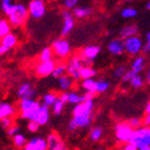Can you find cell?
<instances>
[{
  "instance_id": "obj_1",
  "label": "cell",
  "mask_w": 150,
  "mask_h": 150,
  "mask_svg": "<svg viewBox=\"0 0 150 150\" xmlns=\"http://www.w3.org/2000/svg\"><path fill=\"white\" fill-rule=\"evenodd\" d=\"M95 103L93 99L76 104L73 109V120L78 129H84L91 124L93 119Z\"/></svg>"
},
{
  "instance_id": "obj_2",
  "label": "cell",
  "mask_w": 150,
  "mask_h": 150,
  "mask_svg": "<svg viewBox=\"0 0 150 150\" xmlns=\"http://www.w3.org/2000/svg\"><path fill=\"white\" fill-rule=\"evenodd\" d=\"M41 104L35 99H20L19 102V112L23 120L34 121Z\"/></svg>"
},
{
  "instance_id": "obj_3",
  "label": "cell",
  "mask_w": 150,
  "mask_h": 150,
  "mask_svg": "<svg viewBox=\"0 0 150 150\" xmlns=\"http://www.w3.org/2000/svg\"><path fill=\"white\" fill-rule=\"evenodd\" d=\"M129 142L138 146L139 150H150V127L143 125L134 129Z\"/></svg>"
},
{
  "instance_id": "obj_4",
  "label": "cell",
  "mask_w": 150,
  "mask_h": 150,
  "mask_svg": "<svg viewBox=\"0 0 150 150\" xmlns=\"http://www.w3.org/2000/svg\"><path fill=\"white\" fill-rule=\"evenodd\" d=\"M28 16H30V13H28V6L24 3H17L16 10L13 14L8 16V19L14 28H21L26 22Z\"/></svg>"
},
{
  "instance_id": "obj_5",
  "label": "cell",
  "mask_w": 150,
  "mask_h": 150,
  "mask_svg": "<svg viewBox=\"0 0 150 150\" xmlns=\"http://www.w3.org/2000/svg\"><path fill=\"white\" fill-rule=\"evenodd\" d=\"M134 128L130 125L129 122H119L115 126V140L121 144L129 142L130 138L133 133Z\"/></svg>"
},
{
  "instance_id": "obj_6",
  "label": "cell",
  "mask_w": 150,
  "mask_h": 150,
  "mask_svg": "<svg viewBox=\"0 0 150 150\" xmlns=\"http://www.w3.org/2000/svg\"><path fill=\"white\" fill-rule=\"evenodd\" d=\"M124 45H125V53L128 56L135 57L143 52L144 43L142 38L139 37L138 35H134L124 39Z\"/></svg>"
},
{
  "instance_id": "obj_7",
  "label": "cell",
  "mask_w": 150,
  "mask_h": 150,
  "mask_svg": "<svg viewBox=\"0 0 150 150\" xmlns=\"http://www.w3.org/2000/svg\"><path fill=\"white\" fill-rule=\"evenodd\" d=\"M84 66L82 58L79 54L74 55L67 62V74L73 78L74 80H80L81 79V69Z\"/></svg>"
},
{
  "instance_id": "obj_8",
  "label": "cell",
  "mask_w": 150,
  "mask_h": 150,
  "mask_svg": "<svg viewBox=\"0 0 150 150\" xmlns=\"http://www.w3.org/2000/svg\"><path fill=\"white\" fill-rule=\"evenodd\" d=\"M52 48H53L55 56L59 57L60 59L67 58L71 53L70 43L64 38H59V39L54 40L53 43H52Z\"/></svg>"
},
{
  "instance_id": "obj_9",
  "label": "cell",
  "mask_w": 150,
  "mask_h": 150,
  "mask_svg": "<svg viewBox=\"0 0 150 150\" xmlns=\"http://www.w3.org/2000/svg\"><path fill=\"white\" fill-rule=\"evenodd\" d=\"M30 17L33 19L39 20L46 13V3L45 0H30L28 4Z\"/></svg>"
},
{
  "instance_id": "obj_10",
  "label": "cell",
  "mask_w": 150,
  "mask_h": 150,
  "mask_svg": "<svg viewBox=\"0 0 150 150\" xmlns=\"http://www.w3.org/2000/svg\"><path fill=\"white\" fill-rule=\"evenodd\" d=\"M101 53V47L99 45H88L83 47L80 50L79 55L82 58V61L84 65H91L96 58Z\"/></svg>"
},
{
  "instance_id": "obj_11",
  "label": "cell",
  "mask_w": 150,
  "mask_h": 150,
  "mask_svg": "<svg viewBox=\"0 0 150 150\" xmlns=\"http://www.w3.org/2000/svg\"><path fill=\"white\" fill-rule=\"evenodd\" d=\"M56 63L55 61L52 59V60L47 61H39L37 64L35 65V74L39 78H46L48 76L53 75V71L56 67Z\"/></svg>"
},
{
  "instance_id": "obj_12",
  "label": "cell",
  "mask_w": 150,
  "mask_h": 150,
  "mask_svg": "<svg viewBox=\"0 0 150 150\" xmlns=\"http://www.w3.org/2000/svg\"><path fill=\"white\" fill-rule=\"evenodd\" d=\"M62 18H63V26L61 30V36L62 37H66L71 30H74L76 25V20H75V15L70 12L69 10L65 8L62 11Z\"/></svg>"
},
{
  "instance_id": "obj_13",
  "label": "cell",
  "mask_w": 150,
  "mask_h": 150,
  "mask_svg": "<svg viewBox=\"0 0 150 150\" xmlns=\"http://www.w3.org/2000/svg\"><path fill=\"white\" fill-rule=\"evenodd\" d=\"M107 50L110 55L121 56L125 53V45L122 38H115L110 40L107 44Z\"/></svg>"
},
{
  "instance_id": "obj_14",
  "label": "cell",
  "mask_w": 150,
  "mask_h": 150,
  "mask_svg": "<svg viewBox=\"0 0 150 150\" xmlns=\"http://www.w3.org/2000/svg\"><path fill=\"white\" fill-rule=\"evenodd\" d=\"M25 150H46L48 149L47 140L41 137H34L28 141L26 145L24 146Z\"/></svg>"
},
{
  "instance_id": "obj_15",
  "label": "cell",
  "mask_w": 150,
  "mask_h": 150,
  "mask_svg": "<svg viewBox=\"0 0 150 150\" xmlns=\"http://www.w3.org/2000/svg\"><path fill=\"white\" fill-rule=\"evenodd\" d=\"M47 144H48V149L50 150H65L66 149V145L65 142L60 138V135L56 132H52L47 135Z\"/></svg>"
},
{
  "instance_id": "obj_16",
  "label": "cell",
  "mask_w": 150,
  "mask_h": 150,
  "mask_svg": "<svg viewBox=\"0 0 150 150\" xmlns=\"http://www.w3.org/2000/svg\"><path fill=\"white\" fill-rule=\"evenodd\" d=\"M37 91L34 89L32 84L28 82H25L21 84L17 89V97L19 99H35Z\"/></svg>"
},
{
  "instance_id": "obj_17",
  "label": "cell",
  "mask_w": 150,
  "mask_h": 150,
  "mask_svg": "<svg viewBox=\"0 0 150 150\" xmlns=\"http://www.w3.org/2000/svg\"><path fill=\"white\" fill-rule=\"evenodd\" d=\"M50 106H47L46 104L42 103L38 110L37 112V115H36V118L34 121L38 122L40 124V126H44L46 125L50 121Z\"/></svg>"
},
{
  "instance_id": "obj_18",
  "label": "cell",
  "mask_w": 150,
  "mask_h": 150,
  "mask_svg": "<svg viewBox=\"0 0 150 150\" xmlns=\"http://www.w3.org/2000/svg\"><path fill=\"white\" fill-rule=\"evenodd\" d=\"M139 34V28L138 25L135 24H127L125 25L124 28H122L119 32V37L122 38L123 40L126 39L128 37H131V36H134V35H138Z\"/></svg>"
},
{
  "instance_id": "obj_19",
  "label": "cell",
  "mask_w": 150,
  "mask_h": 150,
  "mask_svg": "<svg viewBox=\"0 0 150 150\" xmlns=\"http://www.w3.org/2000/svg\"><path fill=\"white\" fill-rule=\"evenodd\" d=\"M16 108L8 102L0 103V119L6 118V117H13L16 115Z\"/></svg>"
},
{
  "instance_id": "obj_20",
  "label": "cell",
  "mask_w": 150,
  "mask_h": 150,
  "mask_svg": "<svg viewBox=\"0 0 150 150\" xmlns=\"http://www.w3.org/2000/svg\"><path fill=\"white\" fill-rule=\"evenodd\" d=\"M1 44L6 46L8 48L12 50L18 44V37L15 33H8V35L1 37Z\"/></svg>"
},
{
  "instance_id": "obj_21",
  "label": "cell",
  "mask_w": 150,
  "mask_h": 150,
  "mask_svg": "<svg viewBox=\"0 0 150 150\" xmlns=\"http://www.w3.org/2000/svg\"><path fill=\"white\" fill-rule=\"evenodd\" d=\"M74 79L71 77H70L69 75H66L65 74L64 76H62V77H60L59 79H58V83H59V87H60L61 90H63V91H68L69 89H71L74 86Z\"/></svg>"
},
{
  "instance_id": "obj_22",
  "label": "cell",
  "mask_w": 150,
  "mask_h": 150,
  "mask_svg": "<svg viewBox=\"0 0 150 150\" xmlns=\"http://www.w3.org/2000/svg\"><path fill=\"white\" fill-rule=\"evenodd\" d=\"M15 1L16 0H1V11L6 17L13 14L16 10L17 3Z\"/></svg>"
},
{
  "instance_id": "obj_23",
  "label": "cell",
  "mask_w": 150,
  "mask_h": 150,
  "mask_svg": "<svg viewBox=\"0 0 150 150\" xmlns=\"http://www.w3.org/2000/svg\"><path fill=\"white\" fill-rule=\"evenodd\" d=\"M93 13V8L87 6H76L73 10V14L77 19H84Z\"/></svg>"
},
{
  "instance_id": "obj_24",
  "label": "cell",
  "mask_w": 150,
  "mask_h": 150,
  "mask_svg": "<svg viewBox=\"0 0 150 150\" xmlns=\"http://www.w3.org/2000/svg\"><path fill=\"white\" fill-rule=\"evenodd\" d=\"M81 86L85 91H91V93H97V81L93 78H89V79H83Z\"/></svg>"
},
{
  "instance_id": "obj_25",
  "label": "cell",
  "mask_w": 150,
  "mask_h": 150,
  "mask_svg": "<svg viewBox=\"0 0 150 150\" xmlns=\"http://www.w3.org/2000/svg\"><path fill=\"white\" fill-rule=\"evenodd\" d=\"M129 85L133 89H140L144 86V78L141 74H135L129 80Z\"/></svg>"
},
{
  "instance_id": "obj_26",
  "label": "cell",
  "mask_w": 150,
  "mask_h": 150,
  "mask_svg": "<svg viewBox=\"0 0 150 150\" xmlns=\"http://www.w3.org/2000/svg\"><path fill=\"white\" fill-rule=\"evenodd\" d=\"M97 76V70L91 66V65H84L81 69V79H89V78H95Z\"/></svg>"
},
{
  "instance_id": "obj_27",
  "label": "cell",
  "mask_w": 150,
  "mask_h": 150,
  "mask_svg": "<svg viewBox=\"0 0 150 150\" xmlns=\"http://www.w3.org/2000/svg\"><path fill=\"white\" fill-rule=\"evenodd\" d=\"M12 142H13V145L15 146L16 148L21 149V148H24V146L26 145L28 141H26V138H25L22 133L19 132V133H17V134H15L14 137H13Z\"/></svg>"
},
{
  "instance_id": "obj_28",
  "label": "cell",
  "mask_w": 150,
  "mask_h": 150,
  "mask_svg": "<svg viewBox=\"0 0 150 150\" xmlns=\"http://www.w3.org/2000/svg\"><path fill=\"white\" fill-rule=\"evenodd\" d=\"M65 74H67V64H65V63H59V64L56 65L52 77H53L54 79H59L60 77L64 76Z\"/></svg>"
},
{
  "instance_id": "obj_29",
  "label": "cell",
  "mask_w": 150,
  "mask_h": 150,
  "mask_svg": "<svg viewBox=\"0 0 150 150\" xmlns=\"http://www.w3.org/2000/svg\"><path fill=\"white\" fill-rule=\"evenodd\" d=\"M12 26L13 25L11 24L8 19L2 18V19L0 20V37H3V36L8 35V33H11Z\"/></svg>"
},
{
  "instance_id": "obj_30",
  "label": "cell",
  "mask_w": 150,
  "mask_h": 150,
  "mask_svg": "<svg viewBox=\"0 0 150 150\" xmlns=\"http://www.w3.org/2000/svg\"><path fill=\"white\" fill-rule=\"evenodd\" d=\"M55 55L54 54V50L50 47H44L42 50L40 52V55H39V61H47V60H52L53 59V56Z\"/></svg>"
},
{
  "instance_id": "obj_31",
  "label": "cell",
  "mask_w": 150,
  "mask_h": 150,
  "mask_svg": "<svg viewBox=\"0 0 150 150\" xmlns=\"http://www.w3.org/2000/svg\"><path fill=\"white\" fill-rule=\"evenodd\" d=\"M57 99H58L57 93H54V91H48V93H46L42 97V102L44 104H46L47 106H53V104L57 101Z\"/></svg>"
},
{
  "instance_id": "obj_32",
  "label": "cell",
  "mask_w": 150,
  "mask_h": 150,
  "mask_svg": "<svg viewBox=\"0 0 150 150\" xmlns=\"http://www.w3.org/2000/svg\"><path fill=\"white\" fill-rule=\"evenodd\" d=\"M85 101L83 96H80L77 91H69L68 93V103L71 104V105H76V104H79V103Z\"/></svg>"
},
{
  "instance_id": "obj_33",
  "label": "cell",
  "mask_w": 150,
  "mask_h": 150,
  "mask_svg": "<svg viewBox=\"0 0 150 150\" xmlns=\"http://www.w3.org/2000/svg\"><path fill=\"white\" fill-rule=\"evenodd\" d=\"M103 130L101 127H93L89 132V139L93 142H99L102 139Z\"/></svg>"
},
{
  "instance_id": "obj_34",
  "label": "cell",
  "mask_w": 150,
  "mask_h": 150,
  "mask_svg": "<svg viewBox=\"0 0 150 150\" xmlns=\"http://www.w3.org/2000/svg\"><path fill=\"white\" fill-rule=\"evenodd\" d=\"M64 105H65V103L63 102L61 99L58 98L57 101H56L53 104V106H52V111H53L54 115H60L61 113L63 112V110H64Z\"/></svg>"
},
{
  "instance_id": "obj_35",
  "label": "cell",
  "mask_w": 150,
  "mask_h": 150,
  "mask_svg": "<svg viewBox=\"0 0 150 150\" xmlns=\"http://www.w3.org/2000/svg\"><path fill=\"white\" fill-rule=\"evenodd\" d=\"M145 62L146 59L144 56L138 55L133 58L132 62H131V68H140V67H145Z\"/></svg>"
},
{
  "instance_id": "obj_36",
  "label": "cell",
  "mask_w": 150,
  "mask_h": 150,
  "mask_svg": "<svg viewBox=\"0 0 150 150\" xmlns=\"http://www.w3.org/2000/svg\"><path fill=\"white\" fill-rule=\"evenodd\" d=\"M137 15H138V11L133 8H125L121 12V16L125 19H131L137 17Z\"/></svg>"
},
{
  "instance_id": "obj_37",
  "label": "cell",
  "mask_w": 150,
  "mask_h": 150,
  "mask_svg": "<svg viewBox=\"0 0 150 150\" xmlns=\"http://www.w3.org/2000/svg\"><path fill=\"white\" fill-rule=\"evenodd\" d=\"M127 71V67L125 65H118L117 67L113 69L112 71V76L115 78V79H122L124 77V75Z\"/></svg>"
},
{
  "instance_id": "obj_38",
  "label": "cell",
  "mask_w": 150,
  "mask_h": 150,
  "mask_svg": "<svg viewBox=\"0 0 150 150\" xmlns=\"http://www.w3.org/2000/svg\"><path fill=\"white\" fill-rule=\"evenodd\" d=\"M110 87V84L108 81L105 80H99L97 81V93H103L107 91Z\"/></svg>"
},
{
  "instance_id": "obj_39",
  "label": "cell",
  "mask_w": 150,
  "mask_h": 150,
  "mask_svg": "<svg viewBox=\"0 0 150 150\" xmlns=\"http://www.w3.org/2000/svg\"><path fill=\"white\" fill-rule=\"evenodd\" d=\"M128 122H129V124L132 126L134 129H137V128H140L141 126L144 125V123H143V119L138 118V117H133V118L129 119V120H128Z\"/></svg>"
},
{
  "instance_id": "obj_40",
  "label": "cell",
  "mask_w": 150,
  "mask_h": 150,
  "mask_svg": "<svg viewBox=\"0 0 150 150\" xmlns=\"http://www.w3.org/2000/svg\"><path fill=\"white\" fill-rule=\"evenodd\" d=\"M79 0H62V4L67 10H74L77 6Z\"/></svg>"
},
{
  "instance_id": "obj_41",
  "label": "cell",
  "mask_w": 150,
  "mask_h": 150,
  "mask_svg": "<svg viewBox=\"0 0 150 150\" xmlns=\"http://www.w3.org/2000/svg\"><path fill=\"white\" fill-rule=\"evenodd\" d=\"M26 127H28V130L30 131V132L34 133V132H37L38 130H39L40 124H39L38 122H36V121H28Z\"/></svg>"
},
{
  "instance_id": "obj_42",
  "label": "cell",
  "mask_w": 150,
  "mask_h": 150,
  "mask_svg": "<svg viewBox=\"0 0 150 150\" xmlns=\"http://www.w3.org/2000/svg\"><path fill=\"white\" fill-rule=\"evenodd\" d=\"M1 122V127L4 128V129H8L11 126L14 125V121H13L12 117H6V118H2L0 120Z\"/></svg>"
},
{
  "instance_id": "obj_43",
  "label": "cell",
  "mask_w": 150,
  "mask_h": 150,
  "mask_svg": "<svg viewBox=\"0 0 150 150\" xmlns=\"http://www.w3.org/2000/svg\"><path fill=\"white\" fill-rule=\"evenodd\" d=\"M19 131H20V128H19V126L13 125V126H11L10 128H8V129H6V134H8V137H11V138H13L15 134L19 133Z\"/></svg>"
},
{
  "instance_id": "obj_44",
  "label": "cell",
  "mask_w": 150,
  "mask_h": 150,
  "mask_svg": "<svg viewBox=\"0 0 150 150\" xmlns=\"http://www.w3.org/2000/svg\"><path fill=\"white\" fill-rule=\"evenodd\" d=\"M144 54H148L150 53V32H148L146 34V43L143 46V52Z\"/></svg>"
},
{
  "instance_id": "obj_45",
  "label": "cell",
  "mask_w": 150,
  "mask_h": 150,
  "mask_svg": "<svg viewBox=\"0 0 150 150\" xmlns=\"http://www.w3.org/2000/svg\"><path fill=\"white\" fill-rule=\"evenodd\" d=\"M134 75H135V71L131 68V69H129V70L126 71V74L124 75V77L122 78V81L123 82H129V80L131 79V77L134 76Z\"/></svg>"
},
{
  "instance_id": "obj_46",
  "label": "cell",
  "mask_w": 150,
  "mask_h": 150,
  "mask_svg": "<svg viewBox=\"0 0 150 150\" xmlns=\"http://www.w3.org/2000/svg\"><path fill=\"white\" fill-rule=\"evenodd\" d=\"M122 148L124 150H139L138 146L134 145L133 143H130V142L125 143V144H124V145L122 146Z\"/></svg>"
},
{
  "instance_id": "obj_47",
  "label": "cell",
  "mask_w": 150,
  "mask_h": 150,
  "mask_svg": "<svg viewBox=\"0 0 150 150\" xmlns=\"http://www.w3.org/2000/svg\"><path fill=\"white\" fill-rule=\"evenodd\" d=\"M58 98H59V99H61V100H62L65 104H66V103H68V93H67V91H63V90H62V93H60L59 95H58Z\"/></svg>"
},
{
  "instance_id": "obj_48",
  "label": "cell",
  "mask_w": 150,
  "mask_h": 150,
  "mask_svg": "<svg viewBox=\"0 0 150 150\" xmlns=\"http://www.w3.org/2000/svg\"><path fill=\"white\" fill-rule=\"evenodd\" d=\"M96 96V93H91V91H85V93L83 95L85 100H90V99H93Z\"/></svg>"
},
{
  "instance_id": "obj_49",
  "label": "cell",
  "mask_w": 150,
  "mask_h": 150,
  "mask_svg": "<svg viewBox=\"0 0 150 150\" xmlns=\"http://www.w3.org/2000/svg\"><path fill=\"white\" fill-rule=\"evenodd\" d=\"M8 50H10V48H8L6 46H4V45H0V55H5V54L8 53Z\"/></svg>"
},
{
  "instance_id": "obj_50",
  "label": "cell",
  "mask_w": 150,
  "mask_h": 150,
  "mask_svg": "<svg viewBox=\"0 0 150 150\" xmlns=\"http://www.w3.org/2000/svg\"><path fill=\"white\" fill-rule=\"evenodd\" d=\"M145 113H150V100L148 101L145 106Z\"/></svg>"
},
{
  "instance_id": "obj_51",
  "label": "cell",
  "mask_w": 150,
  "mask_h": 150,
  "mask_svg": "<svg viewBox=\"0 0 150 150\" xmlns=\"http://www.w3.org/2000/svg\"><path fill=\"white\" fill-rule=\"evenodd\" d=\"M146 80H147V82L148 81H150V67L147 69V71H146Z\"/></svg>"
},
{
  "instance_id": "obj_52",
  "label": "cell",
  "mask_w": 150,
  "mask_h": 150,
  "mask_svg": "<svg viewBox=\"0 0 150 150\" xmlns=\"http://www.w3.org/2000/svg\"><path fill=\"white\" fill-rule=\"evenodd\" d=\"M146 8H147L148 11H150V0L148 1L147 3H146Z\"/></svg>"
},
{
  "instance_id": "obj_53",
  "label": "cell",
  "mask_w": 150,
  "mask_h": 150,
  "mask_svg": "<svg viewBox=\"0 0 150 150\" xmlns=\"http://www.w3.org/2000/svg\"><path fill=\"white\" fill-rule=\"evenodd\" d=\"M148 84H149V86H150V81H148Z\"/></svg>"
},
{
  "instance_id": "obj_54",
  "label": "cell",
  "mask_w": 150,
  "mask_h": 150,
  "mask_svg": "<svg viewBox=\"0 0 150 150\" xmlns=\"http://www.w3.org/2000/svg\"><path fill=\"white\" fill-rule=\"evenodd\" d=\"M149 127H150V126H149Z\"/></svg>"
}]
</instances>
